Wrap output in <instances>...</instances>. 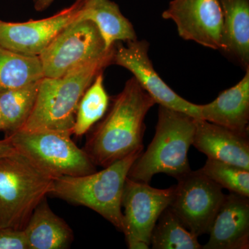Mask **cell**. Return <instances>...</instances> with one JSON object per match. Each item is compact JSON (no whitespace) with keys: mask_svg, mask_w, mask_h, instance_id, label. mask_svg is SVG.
Instances as JSON below:
<instances>
[{"mask_svg":"<svg viewBox=\"0 0 249 249\" xmlns=\"http://www.w3.org/2000/svg\"><path fill=\"white\" fill-rule=\"evenodd\" d=\"M156 104L135 78L126 82L113 100L107 115L83 147L96 166L106 168L134 152L143 150L145 116Z\"/></svg>","mask_w":249,"mask_h":249,"instance_id":"cell-1","label":"cell"},{"mask_svg":"<svg viewBox=\"0 0 249 249\" xmlns=\"http://www.w3.org/2000/svg\"><path fill=\"white\" fill-rule=\"evenodd\" d=\"M196 119L160 106L153 140L134 162L127 178L149 183L159 173L179 179L191 171L188 152L193 144Z\"/></svg>","mask_w":249,"mask_h":249,"instance_id":"cell-2","label":"cell"},{"mask_svg":"<svg viewBox=\"0 0 249 249\" xmlns=\"http://www.w3.org/2000/svg\"><path fill=\"white\" fill-rule=\"evenodd\" d=\"M113 53L76 67L60 78L44 77L34 109L21 129L65 131L73 135L80 99L98 73L112 64Z\"/></svg>","mask_w":249,"mask_h":249,"instance_id":"cell-3","label":"cell"},{"mask_svg":"<svg viewBox=\"0 0 249 249\" xmlns=\"http://www.w3.org/2000/svg\"><path fill=\"white\" fill-rule=\"evenodd\" d=\"M142 150L83 176H62L54 178L49 196L76 206L93 210L121 232L124 230L122 197L129 170Z\"/></svg>","mask_w":249,"mask_h":249,"instance_id":"cell-4","label":"cell"},{"mask_svg":"<svg viewBox=\"0 0 249 249\" xmlns=\"http://www.w3.org/2000/svg\"><path fill=\"white\" fill-rule=\"evenodd\" d=\"M54 178L18 151L0 158V228L24 230L53 188Z\"/></svg>","mask_w":249,"mask_h":249,"instance_id":"cell-5","label":"cell"},{"mask_svg":"<svg viewBox=\"0 0 249 249\" xmlns=\"http://www.w3.org/2000/svg\"><path fill=\"white\" fill-rule=\"evenodd\" d=\"M72 133L52 129H19L7 137L16 150L52 178L76 177L97 171L83 148L77 146Z\"/></svg>","mask_w":249,"mask_h":249,"instance_id":"cell-6","label":"cell"},{"mask_svg":"<svg viewBox=\"0 0 249 249\" xmlns=\"http://www.w3.org/2000/svg\"><path fill=\"white\" fill-rule=\"evenodd\" d=\"M94 23L76 20L67 26L38 55L44 77L60 78L76 67L110 55Z\"/></svg>","mask_w":249,"mask_h":249,"instance_id":"cell-7","label":"cell"},{"mask_svg":"<svg viewBox=\"0 0 249 249\" xmlns=\"http://www.w3.org/2000/svg\"><path fill=\"white\" fill-rule=\"evenodd\" d=\"M178 181L170 209L196 237L209 233L225 196L222 187L199 170Z\"/></svg>","mask_w":249,"mask_h":249,"instance_id":"cell-8","label":"cell"},{"mask_svg":"<svg viewBox=\"0 0 249 249\" xmlns=\"http://www.w3.org/2000/svg\"><path fill=\"white\" fill-rule=\"evenodd\" d=\"M175 186L167 189L152 188L149 183L127 178L123 193L124 230L129 249L150 248L156 223L173 199Z\"/></svg>","mask_w":249,"mask_h":249,"instance_id":"cell-9","label":"cell"},{"mask_svg":"<svg viewBox=\"0 0 249 249\" xmlns=\"http://www.w3.org/2000/svg\"><path fill=\"white\" fill-rule=\"evenodd\" d=\"M114 44L112 64L124 67L133 74L141 87L160 106L201 119L200 105L189 102L168 86L156 71L149 58L146 40H134Z\"/></svg>","mask_w":249,"mask_h":249,"instance_id":"cell-10","label":"cell"},{"mask_svg":"<svg viewBox=\"0 0 249 249\" xmlns=\"http://www.w3.org/2000/svg\"><path fill=\"white\" fill-rule=\"evenodd\" d=\"M85 0H76L71 6L51 17L25 22L0 20V45L16 53L39 55L72 22L79 18Z\"/></svg>","mask_w":249,"mask_h":249,"instance_id":"cell-11","label":"cell"},{"mask_svg":"<svg viewBox=\"0 0 249 249\" xmlns=\"http://www.w3.org/2000/svg\"><path fill=\"white\" fill-rule=\"evenodd\" d=\"M162 17L175 23L183 40L220 50L223 11L219 0H172Z\"/></svg>","mask_w":249,"mask_h":249,"instance_id":"cell-12","label":"cell"},{"mask_svg":"<svg viewBox=\"0 0 249 249\" xmlns=\"http://www.w3.org/2000/svg\"><path fill=\"white\" fill-rule=\"evenodd\" d=\"M203 249H247L249 247V197L225 195Z\"/></svg>","mask_w":249,"mask_h":249,"instance_id":"cell-13","label":"cell"},{"mask_svg":"<svg viewBox=\"0 0 249 249\" xmlns=\"http://www.w3.org/2000/svg\"><path fill=\"white\" fill-rule=\"evenodd\" d=\"M208 158L249 170V136L202 119H196L193 144Z\"/></svg>","mask_w":249,"mask_h":249,"instance_id":"cell-14","label":"cell"},{"mask_svg":"<svg viewBox=\"0 0 249 249\" xmlns=\"http://www.w3.org/2000/svg\"><path fill=\"white\" fill-rule=\"evenodd\" d=\"M202 120L249 136V69L242 79L222 91L212 102L200 105Z\"/></svg>","mask_w":249,"mask_h":249,"instance_id":"cell-15","label":"cell"},{"mask_svg":"<svg viewBox=\"0 0 249 249\" xmlns=\"http://www.w3.org/2000/svg\"><path fill=\"white\" fill-rule=\"evenodd\" d=\"M223 11L219 51L243 70L249 69V0H219Z\"/></svg>","mask_w":249,"mask_h":249,"instance_id":"cell-16","label":"cell"},{"mask_svg":"<svg viewBox=\"0 0 249 249\" xmlns=\"http://www.w3.org/2000/svg\"><path fill=\"white\" fill-rule=\"evenodd\" d=\"M24 231L29 249H67L74 235L67 223L51 209L45 197L31 214Z\"/></svg>","mask_w":249,"mask_h":249,"instance_id":"cell-17","label":"cell"},{"mask_svg":"<svg viewBox=\"0 0 249 249\" xmlns=\"http://www.w3.org/2000/svg\"><path fill=\"white\" fill-rule=\"evenodd\" d=\"M77 20L94 23L107 49L114 47L116 42L137 39L132 23L122 14L119 6L111 0H85Z\"/></svg>","mask_w":249,"mask_h":249,"instance_id":"cell-18","label":"cell"},{"mask_svg":"<svg viewBox=\"0 0 249 249\" xmlns=\"http://www.w3.org/2000/svg\"><path fill=\"white\" fill-rule=\"evenodd\" d=\"M43 78L39 56L16 53L0 45V93Z\"/></svg>","mask_w":249,"mask_h":249,"instance_id":"cell-19","label":"cell"},{"mask_svg":"<svg viewBox=\"0 0 249 249\" xmlns=\"http://www.w3.org/2000/svg\"><path fill=\"white\" fill-rule=\"evenodd\" d=\"M41 80L0 93V110L4 138L24 127L35 106Z\"/></svg>","mask_w":249,"mask_h":249,"instance_id":"cell-20","label":"cell"},{"mask_svg":"<svg viewBox=\"0 0 249 249\" xmlns=\"http://www.w3.org/2000/svg\"><path fill=\"white\" fill-rule=\"evenodd\" d=\"M154 249H201L197 237L190 231L176 214L167 207L160 214L150 237Z\"/></svg>","mask_w":249,"mask_h":249,"instance_id":"cell-21","label":"cell"},{"mask_svg":"<svg viewBox=\"0 0 249 249\" xmlns=\"http://www.w3.org/2000/svg\"><path fill=\"white\" fill-rule=\"evenodd\" d=\"M103 72L98 73L80 99L73 128V135L82 137L106 114L109 97L105 89Z\"/></svg>","mask_w":249,"mask_h":249,"instance_id":"cell-22","label":"cell"},{"mask_svg":"<svg viewBox=\"0 0 249 249\" xmlns=\"http://www.w3.org/2000/svg\"><path fill=\"white\" fill-rule=\"evenodd\" d=\"M199 170L222 188L249 197V170L209 158Z\"/></svg>","mask_w":249,"mask_h":249,"instance_id":"cell-23","label":"cell"},{"mask_svg":"<svg viewBox=\"0 0 249 249\" xmlns=\"http://www.w3.org/2000/svg\"><path fill=\"white\" fill-rule=\"evenodd\" d=\"M0 249H29L24 230L0 228Z\"/></svg>","mask_w":249,"mask_h":249,"instance_id":"cell-24","label":"cell"},{"mask_svg":"<svg viewBox=\"0 0 249 249\" xmlns=\"http://www.w3.org/2000/svg\"><path fill=\"white\" fill-rule=\"evenodd\" d=\"M16 150L11 140L9 138H4L0 140V158L16 153Z\"/></svg>","mask_w":249,"mask_h":249,"instance_id":"cell-25","label":"cell"},{"mask_svg":"<svg viewBox=\"0 0 249 249\" xmlns=\"http://www.w3.org/2000/svg\"><path fill=\"white\" fill-rule=\"evenodd\" d=\"M54 0H34V8L37 11H42L53 3Z\"/></svg>","mask_w":249,"mask_h":249,"instance_id":"cell-26","label":"cell"},{"mask_svg":"<svg viewBox=\"0 0 249 249\" xmlns=\"http://www.w3.org/2000/svg\"><path fill=\"white\" fill-rule=\"evenodd\" d=\"M0 132H2V117H1V110H0Z\"/></svg>","mask_w":249,"mask_h":249,"instance_id":"cell-27","label":"cell"}]
</instances>
